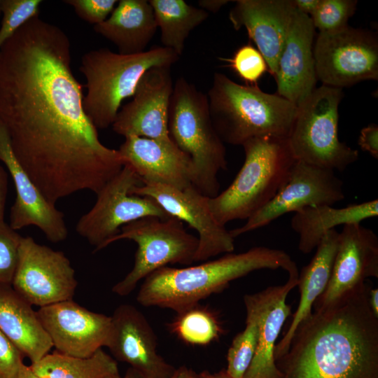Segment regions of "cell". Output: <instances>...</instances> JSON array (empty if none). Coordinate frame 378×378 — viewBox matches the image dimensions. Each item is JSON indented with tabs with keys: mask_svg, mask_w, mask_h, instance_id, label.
Wrapping results in <instances>:
<instances>
[{
	"mask_svg": "<svg viewBox=\"0 0 378 378\" xmlns=\"http://www.w3.org/2000/svg\"><path fill=\"white\" fill-rule=\"evenodd\" d=\"M71 69V43L39 17L0 50V123L12 151L52 204L81 190L96 194L125 165L99 140Z\"/></svg>",
	"mask_w": 378,
	"mask_h": 378,
	"instance_id": "cell-1",
	"label": "cell"
},
{
	"mask_svg": "<svg viewBox=\"0 0 378 378\" xmlns=\"http://www.w3.org/2000/svg\"><path fill=\"white\" fill-rule=\"evenodd\" d=\"M365 283L312 314L275 360L279 378H378V317Z\"/></svg>",
	"mask_w": 378,
	"mask_h": 378,
	"instance_id": "cell-2",
	"label": "cell"
},
{
	"mask_svg": "<svg viewBox=\"0 0 378 378\" xmlns=\"http://www.w3.org/2000/svg\"><path fill=\"white\" fill-rule=\"evenodd\" d=\"M281 268L298 272L285 251L265 246L241 253H227L218 259L182 268L162 267L146 276L136 295L144 307H158L176 313L225 288L237 279L259 270Z\"/></svg>",
	"mask_w": 378,
	"mask_h": 378,
	"instance_id": "cell-3",
	"label": "cell"
},
{
	"mask_svg": "<svg viewBox=\"0 0 378 378\" xmlns=\"http://www.w3.org/2000/svg\"><path fill=\"white\" fill-rule=\"evenodd\" d=\"M214 127L223 143L242 145L262 136L288 138L297 106L256 85H241L215 73L206 94Z\"/></svg>",
	"mask_w": 378,
	"mask_h": 378,
	"instance_id": "cell-4",
	"label": "cell"
},
{
	"mask_svg": "<svg viewBox=\"0 0 378 378\" xmlns=\"http://www.w3.org/2000/svg\"><path fill=\"white\" fill-rule=\"evenodd\" d=\"M241 146L244 162L234 181L209 198L213 215L223 225L247 220L269 203L286 183L296 161L286 137L257 136Z\"/></svg>",
	"mask_w": 378,
	"mask_h": 378,
	"instance_id": "cell-5",
	"label": "cell"
},
{
	"mask_svg": "<svg viewBox=\"0 0 378 378\" xmlns=\"http://www.w3.org/2000/svg\"><path fill=\"white\" fill-rule=\"evenodd\" d=\"M179 57L163 46H154L135 55L106 48L85 53L79 70L86 80L83 107L92 123L97 129L112 125L122 101L134 95L144 74L154 66H172Z\"/></svg>",
	"mask_w": 378,
	"mask_h": 378,
	"instance_id": "cell-6",
	"label": "cell"
},
{
	"mask_svg": "<svg viewBox=\"0 0 378 378\" xmlns=\"http://www.w3.org/2000/svg\"><path fill=\"white\" fill-rule=\"evenodd\" d=\"M168 130L173 142L192 160V186L208 197H216L218 174L227 168L225 147L214 127L206 94L183 77L174 84Z\"/></svg>",
	"mask_w": 378,
	"mask_h": 378,
	"instance_id": "cell-7",
	"label": "cell"
},
{
	"mask_svg": "<svg viewBox=\"0 0 378 378\" xmlns=\"http://www.w3.org/2000/svg\"><path fill=\"white\" fill-rule=\"evenodd\" d=\"M342 98V89L322 85L297 106L288 136L296 160L335 172L344 171L358 160V151L338 136V108Z\"/></svg>",
	"mask_w": 378,
	"mask_h": 378,
	"instance_id": "cell-8",
	"label": "cell"
},
{
	"mask_svg": "<svg viewBox=\"0 0 378 378\" xmlns=\"http://www.w3.org/2000/svg\"><path fill=\"white\" fill-rule=\"evenodd\" d=\"M121 239L132 240L137 245L132 270L112 288L122 297L130 294L141 279L168 264L191 265L198 247V238L172 216H148L131 222L120 228L108 245Z\"/></svg>",
	"mask_w": 378,
	"mask_h": 378,
	"instance_id": "cell-9",
	"label": "cell"
},
{
	"mask_svg": "<svg viewBox=\"0 0 378 378\" xmlns=\"http://www.w3.org/2000/svg\"><path fill=\"white\" fill-rule=\"evenodd\" d=\"M141 185L133 169L125 164L97 193L94 206L76 225L77 233L94 246V251L108 246L120 228L131 222L148 216L170 217L153 199L132 194Z\"/></svg>",
	"mask_w": 378,
	"mask_h": 378,
	"instance_id": "cell-10",
	"label": "cell"
},
{
	"mask_svg": "<svg viewBox=\"0 0 378 378\" xmlns=\"http://www.w3.org/2000/svg\"><path fill=\"white\" fill-rule=\"evenodd\" d=\"M317 80L341 88L378 80V40L368 30L349 26L333 33H318L313 46Z\"/></svg>",
	"mask_w": 378,
	"mask_h": 378,
	"instance_id": "cell-11",
	"label": "cell"
},
{
	"mask_svg": "<svg viewBox=\"0 0 378 378\" xmlns=\"http://www.w3.org/2000/svg\"><path fill=\"white\" fill-rule=\"evenodd\" d=\"M78 285L70 260L59 251L20 239L13 289L27 302L39 307L71 300Z\"/></svg>",
	"mask_w": 378,
	"mask_h": 378,
	"instance_id": "cell-12",
	"label": "cell"
},
{
	"mask_svg": "<svg viewBox=\"0 0 378 378\" xmlns=\"http://www.w3.org/2000/svg\"><path fill=\"white\" fill-rule=\"evenodd\" d=\"M344 199V184L335 171L296 160L286 183L274 197L250 216L244 225L230 230V233L235 239L285 214L312 206H333Z\"/></svg>",
	"mask_w": 378,
	"mask_h": 378,
	"instance_id": "cell-13",
	"label": "cell"
},
{
	"mask_svg": "<svg viewBox=\"0 0 378 378\" xmlns=\"http://www.w3.org/2000/svg\"><path fill=\"white\" fill-rule=\"evenodd\" d=\"M132 194L153 199L169 216L186 222L198 234L195 262L206 261L234 249V239L213 215L208 197L193 186L181 190L172 186L146 183L136 186Z\"/></svg>",
	"mask_w": 378,
	"mask_h": 378,
	"instance_id": "cell-14",
	"label": "cell"
},
{
	"mask_svg": "<svg viewBox=\"0 0 378 378\" xmlns=\"http://www.w3.org/2000/svg\"><path fill=\"white\" fill-rule=\"evenodd\" d=\"M36 314L59 353L88 358L107 345L111 317L90 311L72 299L39 307Z\"/></svg>",
	"mask_w": 378,
	"mask_h": 378,
	"instance_id": "cell-15",
	"label": "cell"
},
{
	"mask_svg": "<svg viewBox=\"0 0 378 378\" xmlns=\"http://www.w3.org/2000/svg\"><path fill=\"white\" fill-rule=\"evenodd\" d=\"M171 66H154L140 78L133 99L119 110L111 125L123 136L170 140L169 107L174 84Z\"/></svg>",
	"mask_w": 378,
	"mask_h": 378,
	"instance_id": "cell-16",
	"label": "cell"
},
{
	"mask_svg": "<svg viewBox=\"0 0 378 378\" xmlns=\"http://www.w3.org/2000/svg\"><path fill=\"white\" fill-rule=\"evenodd\" d=\"M370 277H378V237L360 223L344 225L328 284L314 302V311L334 304Z\"/></svg>",
	"mask_w": 378,
	"mask_h": 378,
	"instance_id": "cell-17",
	"label": "cell"
},
{
	"mask_svg": "<svg viewBox=\"0 0 378 378\" xmlns=\"http://www.w3.org/2000/svg\"><path fill=\"white\" fill-rule=\"evenodd\" d=\"M299 273L288 274L283 285L273 286L244 296L246 319L253 321L258 329V343L253 360L243 378H279L274 356L280 331L291 314L286 304L288 293L298 284Z\"/></svg>",
	"mask_w": 378,
	"mask_h": 378,
	"instance_id": "cell-18",
	"label": "cell"
},
{
	"mask_svg": "<svg viewBox=\"0 0 378 378\" xmlns=\"http://www.w3.org/2000/svg\"><path fill=\"white\" fill-rule=\"evenodd\" d=\"M111 317L106 347L115 358L128 363L145 378H170L176 368L158 354L156 335L144 315L123 304Z\"/></svg>",
	"mask_w": 378,
	"mask_h": 378,
	"instance_id": "cell-19",
	"label": "cell"
},
{
	"mask_svg": "<svg viewBox=\"0 0 378 378\" xmlns=\"http://www.w3.org/2000/svg\"><path fill=\"white\" fill-rule=\"evenodd\" d=\"M0 162L13 181L16 197L10 211L9 225L17 231L33 225L51 242L65 240L68 235L64 214L50 202L16 160L6 132L0 123Z\"/></svg>",
	"mask_w": 378,
	"mask_h": 378,
	"instance_id": "cell-20",
	"label": "cell"
},
{
	"mask_svg": "<svg viewBox=\"0 0 378 378\" xmlns=\"http://www.w3.org/2000/svg\"><path fill=\"white\" fill-rule=\"evenodd\" d=\"M295 12L292 0H237L229 13L233 27L246 29L274 78Z\"/></svg>",
	"mask_w": 378,
	"mask_h": 378,
	"instance_id": "cell-21",
	"label": "cell"
},
{
	"mask_svg": "<svg viewBox=\"0 0 378 378\" xmlns=\"http://www.w3.org/2000/svg\"><path fill=\"white\" fill-rule=\"evenodd\" d=\"M118 151L143 184L157 183L185 189L192 186L191 158L170 140L125 137Z\"/></svg>",
	"mask_w": 378,
	"mask_h": 378,
	"instance_id": "cell-22",
	"label": "cell"
},
{
	"mask_svg": "<svg viewBox=\"0 0 378 378\" xmlns=\"http://www.w3.org/2000/svg\"><path fill=\"white\" fill-rule=\"evenodd\" d=\"M314 37L315 28L311 18L296 10L274 76L277 94L296 106L316 88L317 78L313 55Z\"/></svg>",
	"mask_w": 378,
	"mask_h": 378,
	"instance_id": "cell-23",
	"label": "cell"
},
{
	"mask_svg": "<svg viewBox=\"0 0 378 378\" xmlns=\"http://www.w3.org/2000/svg\"><path fill=\"white\" fill-rule=\"evenodd\" d=\"M0 330L31 363L53 347L32 305L7 283H0Z\"/></svg>",
	"mask_w": 378,
	"mask_h": 378,
	"instance_id": "cell-24",
	"label": "cell"
},
{
	"mask_svg": "<svg viewBox=\"0 0 378 378\" xmlns=\"http://www.w3.org/2000/svg\"><path fill=\"white\" fill-rule=\"evenodd\" d=\"M157 29L153 10L147 0H120L106 20L94 25V31L123 55L146 51Z\"/></svg>",
	"mask_w": 378,
	"mask_h": 378,
	"instance_id": "cell-25",
	"label": "cell"
},
{
	"mask_svg": "<svg viewBox=\"0 0 378 378\" xmlns=\"http://www.w3.org/2000/svg\"><path fill=\"white\" fill-rule=\"evenodd\" d=\"M338 240L339 232L336 229L326 232L316 247V253L310 262L302 269L298 284L300 294L299 304L286 333L275 345V360L286 353L298 326L312 314L314 302L326 288L331 276Z\"/></svg>",
	"mask_w": 378,
	"mask_h": 378,
	"instance_id": "cell-26",
	"label": "cell"
},
{
	"mask_svg": "<svg viewBox=\"0 0 378 378\" xmlns=\"http://www.w3.org/2000/svg\"><path fill=\"white\" fill-rule=\"evenodd\" d=\"M377 216L378 200L374 199L342 208L331 205L308 206L295 212L290 223L299 235V250L309 253L316 248L326 233L337 226L360 223Z\"/></svg>",
	"mask_w": 378,
	"mask_h": 378,
	"instance_id": "cell-27",
	"label": "cell"
},
{
	"mask_svg": "<svg viewBox=\"0 0 378 378\" xmlns=\"http://www.w3.org/2000/svg\"><path fill=\"white\" fill-rule=\"evenodd\" d=\"M163 47L183 54L190 33L204 22L209 13L183 0H149Z\"/></svg>",
	"mask_w": 378,
	"mask_h": 378,
	"instance_id": "cell-28",
	"label": "cell"
},
{
	"mask_svg": "<svg viewBox=\"0 0 378 378\" xmlns=\"http://www.w3.org/2000/svg\"><path fill=\"white\" fill-rule=\"evenodd\" d=\"M30 368L39 378H104L119 372L115 360L102 349L88 358L48 353Z\"/></svg>",
	"mask_w": 378,
	"mask_h": 378,
	"instance_id": "cell-29",
	"label": "cell"
},
{
	"mask_svg": "<svg viewBox=\"0 0 378 378\" xmlns=\"http://www.w3.org/2000/svg\"><path fill=\"white\" fill-rule=\"evenodd\" d=\"M168 327L178 340L192 346L209 345L223 333L217 313L200 303L177 312Z\"/></svg>",
	"mask_w": 378,
	"mask_h": 378,
	"instance_id": "cell-30",
	"label": "cell"
},
{
	"mask_svg": "<svg viewBox=\"0 0 378 378\" xmlns=\"http://www.w3.org/2000/svg\"><path fill=\"white\" fill-rule=\"evenodd\" d=\"M258 343L256 323L246 318V327L233 339L227 354V368L230 378H243L255 356Z\"/></svg>",
	"mask_w": 378,
	"mask_h": 378,
	"instance_id": "cell-31",
	"label": "cell"
},
{
	"mask_svg": "<svg viewBox=\"0 0 378 378\" xmlns=\"http://www.w3.org/2000/svg\"><path fill=\"white\" fill-rule=\"evenodd\" d=\"M357 4L356 0H321L310 16L315 29L319 33H333L346 28Z\"/></svg>",
	"mask_w": 378,
	"mask_h": 378,
	"instance_id": "cell-32",
	"label": "cell"
},
{
	"mask_svg": "<svg viewBox=\"0 0 378 378\" xmlns=\"http://www.w3.org/2000/svg\"><path fill=\"white\" fill-rule=\"evenodd\" d=\"M41 0H1L0 50L2 46L26 22L38 17Z\"/></svg>",
	"mask_w": 378,
	"mask_h": 378,
	"instance_id": "cell-33",
	"label": "cell"
},
{
	"mask_svg": "<svg viewBox=\"0 0 378 378\" xmlns=\"http://www.w3.org/2000/svg\"><path fill=\"white\" fill-rule=\"evenodd\" d=\"M229 66L248 85H256L259 79L268 71L263 56L251 44L239 47L231 58H223Z\"/></svg>",
	"mask_w": 378,
	"mask_h": 378,
	"instance_id": "cell-34",
	"label": "cell"
},
{
	"mask_svg": "<svg viewBox=\"0 0 378 378\" xmlns=\"http://www.w3.org/2000/svg\"><path fill=\"white\" fill-rule=\"evenodd\" d=\"M21 237L9 224L4 220L0 222V283L11 284Z\"/></svg>",
	"mask_w": 378,
	"mask_h": 378,
	"instance_id": "cell-35",
	"label": "cell"
},
{
	"mask_svg": "<svg viewBox=\"0 0 378 378\" xmlns=\"http://www.w3.org/2000/svg\"><path fill=\"white\" fill-rule=\"evenodd\" d=\"M76 15L82 20L94 25L108 18L118 4L116 0H66Z\"/></svg>",
	"mask_w": 378,
	"mask_h": 378,
	"instance_id": "cell-36",
	"label": "cell"
},
{
	"mask_svg": "<svg viewBox=\"0 0 378 378\" xmlns=\"http://www.w3.org/2000/svg\"><path fill=\"white\" fill-rule=\"evenodd\" d=\"M24 355L0 330V378H17Z\"/></svg>",
	"mask_w": 378,
	"mask_h": 378,
	"instance_id": "cell-37",
	"label": "cell"
},
{
	"mask_svg": "<svg viewBox=\"0 0 378 378\" xmlns=\"http://www.w3.org/2000/svg\"><path fill=\"white\" fill-rule=\"evenodd\" d=\"M358 144L362 150L369 153L373 158H378V126L370 124L363 127L360 133Z\"/></svg>",
	"mask_w": 378,
	"mask_h": 378,
	"instance_id": "cell-38",
	"label": "cell"
},
{
	"mask_svg": "<svg viewBox=\"0 0 378 378\" xmlns=\"http://www.w3.org/2000/svg\"><path fill=\"white\" fill-rule=\"evenodd\" d=\"M8 193V174L0 162V222L4 220Z\"/></svg>",
	"mask_w": 378,
	"mask_h": 378,
	"instance_id": "cell-39",
	"label": "cell"
},
{
	"mask_svg": "<svg viewBox=\"0 0 378 378\" xmlns=\"http://www.w3.org/2000/svg\"><path fill=\"white\" fill-rule=\"evenodd\" d=\"M320 1L321 0H292L298 11L309 17L314 13Z\"/></svg>",
	"mask_w": 378,
	"mask_h": 378,
	"instance_id": "cell-40",
	"label": "cell"
},
{
	"mask_svg": "<svg viewBox=\"0 0 378 378\" xmlns=\"http://www.w3.org/2000/svg\"><path fill=\"white\" fill-rule=\"evenodd\" d=\"M228 2H230L228 0H200L198 1V4L200 8L209 13V12H218Z\"/></svg>",
	"mask_w": 378,
	"mask_h": 378,
	"instance_id": "cell-41",
	"label": "cell"
},
{
	"mask_svg": "<svg viewBox=\"0 0 378 378\" xmlns=\"http://www.w3.org/2000/svg\"><path fill=\"white\" fill-rule=\"evenodd\" d=\"M170 378H201L200 374L186 366L176 368Z\"/></svg>",
	"mask_w": 378,
	"mask_h": 378,
	"instance_id": "cell-42",
	"label": "cell"
},
{
	"mask_svg": "<svg viewBox=\"0 0 378 378\" xmlns=\"http://www.w3.org/2000/svg\"><path fill=\"white\" fill-rule=\"evenodd\" d=\"M368 301L374 315L378 317V289L370 288Z\"/></svg>",
	"mask_w": 378,
	"mask_h": 378,
	"instance_id": "cell-43",
	"label": "cell"
},
{
	"mask_svg": "<svg viewBox=\"0 0 378 378\" xmlns=\"http://www.w3.org/2000/svg\"><path fill=\"white\" fill-rule=\"evenodd\" d=\"M17 378H39L31 370L30 365L23 363L20 369Z\"/></svg>",
	"mask_w": 378,
	"mask_h": 378,
	"instance_id": "cell-44",
	"label": "cell"
},
{
	"mask_svg": "<svg viewBox=\"0 0 378 378\" xmlns=\"http://www.w3.org/2000/svg\"><path fill=\"white\" fill-rule=\"evenodd\" d=\"M200 376L201 378H230L227 374L225 370H222L220 372L216 373H211L209 371L204 370L200 373Z\"/></svg>",
	"mask_w": 378,
	"mask_h": 378,
	"instance_id": "cell-45",
	"label": "cell"
},
{
	"mask_svg": "<svg viewBox=\"0 0 378 378\" xmlns=\"http://www.w3.org/2000/svg\"><path fill=\"white\" fill-rule=\"evenodd\" d=\"M122 378H145L139 372L130 367L125 372V375Z\"/></svg>",
	"mask_w": 378,
	"mask_h": 378,
	"instance_id": "cell-46",
	"label": "cell"
},
{
	"mask_svg": "<svg viewBox=\"0 0 378 378\" xmlns=\"http://www.w3.org/2000/svg\"><path fill=\"white\" fill-rule=\"evenodd\" d=\"M104 378H122V377L120 375L119 372L110 374Z\"/></svg>",
	"mask_w": 378,
	"mask_h": 378,
	"instance_id": "cell-47",
	"label": "cell"
},
{
	"mask_svg": "<svg viewBox=\"0 0 378 378\" xmlns=\"http://www.w3.org/2000/svg\"><path fill=\"white\" fill-rule=\"evenodd\" d=\"M1 0H0V15H1Z\"/></svg>",
	"mask_w": 378,
	"mask_h": 378,
	"instance_id": "cell-48",
	"label": "cell"
}]
</instances>
